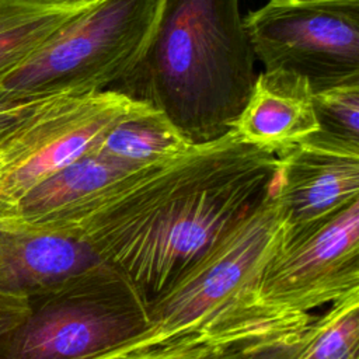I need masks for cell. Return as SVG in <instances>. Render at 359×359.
Here are the masks:
<instances>
[{
    "mask_svg": "<svg viewBox=\"0 0 359 359\" xmlns=\"http://www.w3.org/2000/svg\"><path fill=\"white\" fill-rule=\"evenodd\" d=\"M32 101H36V100L24 98L18 94H14V93L0 87V112L15 108V107H20V105H24V104H28V102H32Z\"/></svg>",
    "mask_w": 359,
    "mask_h": 359,
    "instance_id": "cell-22",
    "label": "cell"
},
{
    "mask_svg": "<svg viewBox=\"0 0 359 359\" xmlns=\"http://www.w3.org/2000/svg\"><path fill=\"white\" fill-rule=\"evenodd\" d=\"M150 327L149 302L104 261L27 299L0 332V359H121Z\"/></svg>",
    "mask_w": 359,
    "mask_h": 359,
    "instance_id": "cell-3",
    "label": "cell"
},
{
    "mask_svg": "<svg viewBox=\"0 0 359 359\" xmlns=\"http://www.w3.org/2000/svg\"><path fill=\"white\" fill-rule=\"evenodd\" d=\"M278 165L231 129L139 168L67 231L151 302L265 199Z\"/></svg>",
    "mask_w": 359,
    "mask_h": 359,
    "instance_id": "cell-1",
    "label": "cell"
},
{
    "mask_svg": "<svg viewBox=\"0 0 359 359\" xmlns=\"http://www.w3.org/2000/svg\"><path fill=\"white\" fill-rule=\"evenodd\" d=\"M309 81L287 70H264L233 130L245 143L276 154L318 130Z\"/></svg>",
    "mask_w": 359,
    "mask_h": 359,
    "instance_id": "cell-12",
    "label": "cell"
},
{
    "mask_svg": "<svg viewBox=\"0 0 359 359\" xmlns=\"http://www.w3.org/2000/svg\"><path fill=\"white\" fill-rule=\"evenodd\" d=\"M296 359H359V292L311 321L309 341Z\"/></svg>",
    "mask_w": 359,
    "mask_h": 359,
    "instance_id": "cell-17",
    "label": "cell"
},
{
    "mask_svg": "<svg viewBox=\"0 0 359 359\" xmlns=\"http://www.w3.org/2000/svg\"><path fill=\"white\" fill-rule=\"evenodd\" d=\"M46 98L42 100H36L7 111H1L0 112V137H3L4 135L10 133L13 129H15L20 123H22L35 109L36 107Z\"/></svg>",
    "mask_w": 359,
    "mask_h": 359,
    "instance_id": "cell-20",
    "label": "cell"
},
{
    "mask_svg": "<svg viewBox=\"0 0 359 359\" xmlns=\"http://www.w3.org/2000/svg\"><path fill=\"white\" fill-rule=\"evenodd\" d=\"M86 102L87 95H56L43 100L22 123L0 137V174L69 126L83 111Z\"/></svg>",
    "mask_w": 359,
    "mask_h": 359,
    "instance_id": "cell-15",
    "label": "cell"
},
{
    "mask_svg": "<svg viewBox=\"0 0 359 359\" xmlns=\"http://www.w3.org/2000/svg\"><path fill=\"white\" fill-rule=\"evenodd\" d=\"M142 105L144 104L115 91L95 93L87 108L67 128L0 174V216L7 215L38 182L98 149L111 128Z\"/></svg>",
    "mask_w": 359,
    "mask_h": 359,
    "instance_id": "cell-11",
    "label": "cell"
},
{
    "mask_svg": "<svg viewBox=\"0 0 359 359\" xmlns=\"http://www.w3.org/2000/svg\"><path fill=\"white\" fill-rule=\"evenodd\" d=\"M275 195L283 237L359 199V144L316 132L278 154Z\"/></svg>",
    "mask_w": 359,
    "mask_h": 359,
    "instance_id": "cell-8",
    "label": "cell"
},
{
    "mask_svg": "<svg viewBox=\"0 0 359 359\" xmlns=\"http://www.w3.org/2000/svg\"><path fill=\"white\" fill-rule=\"evenodd\" d=\"M164 0H100L0 79L29 100L107 91L146 50Z\"/></svg>",
    "mask_w": 359,
    "mask_h": 359,
    "instance_id": "cell-5",
    "label": "cell"
},
{
    "mask_svg": "<svg viewBox=\"0 0 359 359\" xmlns=\"http://www.w3.org/2000/svg\"><path fill=\"white\" fill-rule=\"evenodd\" d=\"M311 317L292 314L282 323L248 337L217 359H296L309 341Z\"/></svg>",
    "mask_w": 359,
    "mask_h": 359,
    "instance_id": "cell-18",
    "label": "cell"
},
{
    "mask_svg": "<svg viewBox=\"0 0 359 359\" xmlns=\"http://www.w3.org/2000/svg\"><path fill=\"white\" fill-rule=\"evenodd\" d=\"M243 25L265 70L303 76L313 93L359 84V0H268Z\"/></svg>",
    "mask_w": 359,
    "mask_h": 359,
    "instance_id": "cell-6",
    "label": "cell"
},
{
    "mask_svg": "<svg viewBox=\"0 0 359 359\" xmlns=\"http://www.w3.org/2000/svg\"><path fill=\"white\" fill-rule=\"evenodd\" d=\"M192 146L163 112L144 104L114 125L98 150L130 165L144 167L175 160Z\"/></svg>",
    "mask_w": 359,
    "mask_h": 359,
    "instance_id": "cell-14",
    "label": "cell"
},
{
    "mask_svg": "<svg viewBox=\"0 0 359 359\" xmlns=\"http://www.w3.org/2000/svg\"><path fill=\"white\" fill-rule=\"evenodd\" d=\"M101 259L81 237L0 216V293L28 299Z\"/></svg>",
    "mask_w": 359,
    "mask_h": 359,
    "instance_id": "cell-9",
    "label": "cell"
},
{
    "mask_svg": "<svg viewBox=\"0 0 359 359\" xmlns=\"http://www.w3.org/2000/svg\"><path fill=\"white\" fill-rule=\"evenodd\" d=\"M255 77L238 0H164L146 50L108 90L163 112L202 144L233 129Z\"/></svg>",
    "mask_w": 359,
    "mask_h": 359,
    "instance_id": "cell-2",
    "label": "cell"
},
{
    "mask_svg": "<svg viewBox=\"0 0 359 359\" xmlns=\"http://www.w3.org/2000/svg\"><path fill=\"white\" fill-rule=\"evenodd\" d=\"M100 0H0V79Z\"/></svg>",
    "mask_w": 359,
    "mask_h": 359,
    "instance_id": "cell-13",
    "label": "cell"
},
{
    "mask_svg": "<svg viewBox=\"0 0 359 359\" xmlns=\"http://www.w3.org/2000/svg\"><path fill=\"white\" fill-rule=\"evenodd\" d=\"M318 132L359 144V84L335 86L313 94Z\"/></svg>",
    "mask_w": 359,
    "mask_h": 359,
    "instance_id": "cell-19",
    "label": "cell"
},
{
    "mask_svg": "<svg viewBox=\"0 0 359 359\" xmlns=\"http://www.w3.org/2000/svg\"><path fill=\"white\" fill-rule=\"evenodd\" d=\"M139 168L95 149L38 182L1 217L67 231Z\"/></svg>",
    "mask_w": 359,
    "mask_h": 359,
    "instance_id": "cell-10",
    "label": "cell"
},
{
    "mask_svg": "<svg viewBox=\"0 0 359 359\" xmlns=\"http://www.w3.org/2000/svg\"><path fill=\"white\" fill-rule=\"evenodd\" d=\"M27 309V299L0 293V332L13 325Z\"/></svg>",
    "mask_w": 359,
    "mask_h": 359,
    "instance_id": "cell-21",
    "label": "cell"
},
{
    "mask_svg": "<svg viewBox=\"0 0 359 359\" xmlns=\"http://www.w3.org/2000/svg\"><path fill=\"white\" fill-rule=\"evenodd\" d=\"M282 236L273 185L254 210L167 290L149 302L150 327L133 352L201 331L278 314L259 303L258 287Z\"/></svg>",
    "mask_w": 359,
    "mask_h": 359,
    "instance_id": "cell-4",
    "label": "cell"
},
{
    "mask_svg": "<svg viewBox=\"0 0 359 359\" xmlns=\"http://www.w3.org/2000/svg\"><path fill=\"white\" fill-rule=\"evenodd\" d=\"M292 314L299 313H278L215 330L201 331L129 353L121 359H217L237 342L275 327Z\"/></svg>",
    "mask_w": 359,
    "mask_h": 359,
    "instance_id": "cell-16",
    "label": "cell"
},
{
    "mask_svg": "<svg viewBox=\"0 0 359 359\" xmlns=\"http://www.w3.org/2000/svg\"><path fill=\"white\" fill-rule=\"evenodd\" d=\"M359 292V199L282 241L258 287L276 313H309Z\"/></svg>",
    "mask_w": 359,
    "mask_h": 359,
    "instance_id": "cell-7",
    "label": "cell"
}]
</instances>
